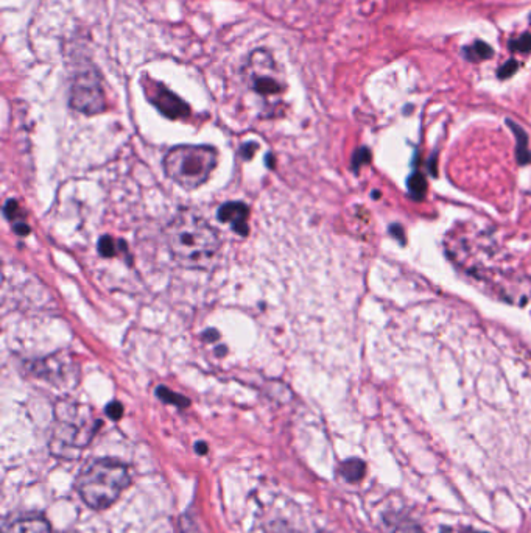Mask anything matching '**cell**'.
<instances>
[{"label":"cell","instance_id":"d4e9b609","mask_svg":"<svg viewBox=\"0 0 531 533\" xmlns=\"http://www.w3.org/2000/svg\"><path fill=\"white\" fill-rule=\"evenodd\" d=\"M204 337H206V338H218V332L214 331V329H209V331L204 334Z\"/></svg>","mask_w":531,"mask_h":533},{"label":"cell","instance_id":"9c48e42d","mask_svg":"<svg viewBox=\"0 0 531 533\" xmlns=\"http://www.w3.org/2000/svg\"><path fill=\"white\" fill-rule=\"evenodd\" d=\"M365 473H366V465L360 458H349L339 465V474H342V477L346 482H351V483L360 482L365 477Z\"/></svg>","mask_w":531,"mask_h":533},{"label":"cell","instance_id":"8fae6325","mask_svg":"<svg viewBox=\"0 0 531 533\" xmlns=\"http://www.w3.org/2000/svg\"><path fill=\"white\" fill-rule=\"evenodd\" d=\"M464 55L469 61H481V59H489L494 55V50L489 44H486V42L477 41L472 46L464 47Z\"/></svg>","mask_w":531,"mask_h":533},{"label":"cell","instance_id":"cb8c5ba5","mask_svg":"<svg viewBox=\"0 0 531 533\" xmlns=\"http://www.w3.org/2000/svg\"><path fill=\"white\" fill-rule=\"evenodd\" d=\"M195 451L198 452V454H206L207 452V444L204 443V441H200V443H197L195 444Z\"/></svg>","mask_w":531,"mask_h":533},{"label":"cell","instance_id":"4316f807","mask_svg":"<svg viewBox=\"0 0 531 533\" xmlns=\"http://www.w3.org/2000/svg\"><path fill=\"white\" fill-rule=\"evenodd\" d=\"M529 19H531V17H529Z\"/></svg>","mask_w":531,"mask_h":533},{"label":"cell","instance_id":"ac0fdd59","mask_svg":"<svg viewBox=\"0 0 531 533\" xmlns=\"http://www.w3.org/2000/svg\"><path fill=\"white\" fill-rule=\"evenodd\" d=\"M517 69H519L517 61H516V59H509V61H506V62L503 64V66L497 70V77H499L500 80L509 78V77H513V75L517 72Z\"/></svg>","mask_w":531,"mask_h":533},{"label":"cell","instance_id":"9a60e30c","mask_svg":"<svg viewBox=\"0 0 531 533\" xmlns=\"http://www.w3.org/2000/svg\"><path fill=\"white\" fill-rule=\"evenodd\" d=\"M508 46L514 52H522V53L529 52L531 50V33H523L522 36L511 39Z\"/></svg>","mask_w":531,"mask_h":533},{"label":"cell","instance_id":"484cf974","mask_svg":"<svg viewBox=\"0 0 531 533\" xmlns=\"http://www.w3.org/2000/svg\"><path fill=\"white\" fill-rule=\"evenodd\" d=\"M380 195H378V190H374V194H372V198H378Z\"/></svg>","mask_w":531,"mask_h":533},{"label":"cell","instance_id":"d6986e66","mask_svg":"<svg viewBox=\"0 0 531 533\" xmlns=\"http://www.w3.org/2000/svg\"><path fill=\"white\" fill-rule=\"evenodd\" d=\"M104 412H106V415H108L111 419L117 421V419H120L122 415H123V407H122V404H120L119 401H112V402L108 404V406H106Z\"/></svg>","mask_w":531,"mask_h":533},{"label":"cell","instance_id":"5bb4252c","mask_svg":"<svg viewBox=\"0 0 531 533\" xmlns=\"http://www.w3.org/2000/svg\"><path fill=\"white\" fill-rule=\"evenodd\" d=\"M385 524L390 525V533H424L419 525L408 521H388L385 518Z\"/></svg>","mask_w":531,"mask_h":533},{"label":"cell","instance_id":"7a4b0ae2","mask_svg":"<svg viewBox=\"0 0 531 533\" xmlns=\"http://www.w3.org/2000/svg\"><path fill=\"white\" fill-rule=\"evenodd\" d=\"M126 465L112 458H95L84 465L77 477V489L83 502L94 510L111 507L130 485Z\"/></svg>","mask_w":531,"mask_h":533},{"label":"cell","instance_id":"ffe728a7","mask_svg":"<svg viewBox=\"0 0 531 533\" xmlns=\"http://www.w3.org/2000/svg\"><path fill=\"white\" fill-rule=\"evenodd\" d=\"M181 530L182 533H201V530L198 528V525L195 524V521L190 516H182L181 519Z\"/></svg>","mask_w":531,"mask_h":533},{"label":"cell","instance_id":"30bf717a","mask_svg":"<svg viewBox=\"0 0 531 533\" xmlns=\"http://www.w3.org/2000/svg\"><path fill=\"white\" fill-rule=\"evenodd\" d=\"M506 125L511 128V131L514 133L516 136V140H517V148H516V155H517V161L520 165L523 164H528L531 161V153L528 150V136L526 133L523 131V128L520 125H517L516 122L513 120H506Z\"/></svg>","mask_w":531,"mask_h":533},{"label":"cell","instance_id":"44dd1931","mask_svg":"<svg viewBox=\"0 0 531 533\" xmlns=\"http://www.w3.org/2000/svg\"><path fill=\"white\" fill-rule=\"evenodd\" d=\"M17 210H19V204L14 200H8V203L5 204V216L7 219H16L17 217Z\"/></svg>","mask_w":531,"mask_h":533},{"label":"cell","instance_id":"5b68a950","mask_svg":"<svg viewBox=\"0 0 531 533\" xmlns=\"http://www.w3.org/2000/svg\"><path fill=\"white\" fill-rule=\"evenodd\" d=\"M70 106L88 116H94L106 110L104 91L95 70L88 69L77 74L70 88Z\"/></svg>","mask_w":531,"mask_h":533},{"label":"cell","instance_id":"277c9868","mask_svg":"<svg viewBox=\"0 0 531 533\" xmlns=\"http://www.w3.org/2000/svg\"><path fill=\"white\" fill-rule=\"evenodd\" d=\"M248 88L260 97L265 104L276 108L287 91L284 74L273 55L265 49L252 50L242 69Z\"/></svg>","mask_w":531,"mask_h":533},{"label":"cell","instance_id":"3957f363","mask_svg":"<svg viewBox=\"0 0 531 533\" xmlns=\"http://www.w3.org/2000/svg\"><path fill=\"white\" fill-rule=\"evenodd\" d=\"M217 162V150L209 145H178L165 155L164 170L182 189L194 190L209 180Z\"/></svg>","mask_w":531,"mask_h":533},{"label":"cell","instance_id":"8992f818","mask_svg":"<svg viewBox=\"0 0 531 533\" xmlns=\"http://www.w3.org/2000/svg\"><path fill=\"white\" fill-rule=\"evenodd\" d=\"M151 84L153 86H150V83H148V86H143L146 97L165 117L181 119V117L188 116L190 108L185 101H182L176 94L168 91L165 86H162V84H158L153 80H151Z\"/></svg>","mask_w":531,"mask_h":533},{"label":"cell","instance_id":"4fadbf2b","mask_svg":"<svg viewBox=\"0 0 531 533\" xmlns=\"http://www.w3.org/2000/svg\"><path fill=\"white\" fill-rule=\"evenodd\" d=\"M156 395H158V398L162 399L164 402L173 404V406H176V407H179V409H184V407L188 406V399H187V398H184V396L179 395V393H175V392H172V390H168L167 387H158V388H156Z\"/></svg>","mask_w":531,"mask_h":533},{"label":"cell","instance_id":"2e32d148","mask_svg":"<svg viewBox=\"0 0 531 533\" xmlns=\"http://www.w3.org/2000/svg\"><path fill=\"white\" fill-rule=\"evenodd\" d=\"M369 161H371V150H369L368 147H362V148H358V150L354 153L351 167H352L354 172L357 173L358 168L362 167L363 164H368Z\"/></svg>","mask_w":531,"mask_h":533},{"label":"cell","instance_id":"7402d4cb","mask_svg":"<svg viewBox=\"0 0 531 533\" xmlns=\"http://www.w3.org/2000/svg\"><path fill=\"white\" fill-rule=\"evenodd\" d=\"M390 232L393 234V236L403 245V243H405V236H403V229H402V226L400 225H391L390 226Z\"/></svg>","mask_w":531,"mask_h":533},{"label":"cell","instance_id":"ba28073f","mask_svg":"<svg viewBox=\"0 0 531 533\" xmlns=\"http://www.w3.org/2000/svg\"><path fill=\"white\" fill-rule=\"evenodd\" d=\"M2 533H52V528L44 518L25 516L7 524Z\"/></svg>","mask_w":531,"mask_h":533},{"label":"cell","instance_id":"e0dca14e","mask_svg":"<svg viewBox=\"0 0 531 533\" xmlns=\"http://www.w3.org/2000/svg\"><path fill=\"white\" fill-rule=\"evenodd\" d=\"M98 251L103 258H111V256H116L117 248H116V242L111 236H103L98 240Z\"/></svg>","mask_w":531,"mask_h":533},{"label":"cell","instance_id":"6da1fadb","mask_svg":"<svg viewBox=\"0 0 531 533\" xmlns=\"http://www.w3.org/2000/svg\"><path fill=\"white\" fill-rule=\"evenodd\" d=\"M165 240L175 261L185 268H210L221 246L217 231L188 210L165 226Z\"/></svg>","mask_w":531,"mask_h":533},{"label":"cell","instance_id":"52a82bcc","mask_svg":"<svg viewBox=\"0 0 531 533\" xmlns=\"http://www.w3.org/2000/svg\"><path fill=\"white\" fill-rule=\"evenodd\" d=\"M248 214L249 209L245 203H237V201H231V203H224L220 206L217 217L220 222H227L231 223L232 229L236 231L240 236H248Z\"/></svg>","mask_w":531,"mask_h":533},{"label":"cell","instance_id":"603a6c76","mask_svg":"<svg viewBox=\"0 0 531 533\" xmlns=\"http://www.w3.org/2000/svg\"><path fill=\"white\" fill-rule=\"evenodd\" d=\"M14 231L20 234V236H25V234H28V226L25 223H17L14 225Z\"/></svg>","mask_w":531,"mask_h":533},{"label":"cell","instance_id":"7c38bea8","mask_svg":"<svg viewBox=\"0 0 531 533\" xmlns=\"http://www.w3.org/2000/svg\"><path fill=\"white\" fill-rule=\"evenodd\" d=\"M407 186H408L410 197H411L413 200H422L424 197H426V192H427V180H426V176H424L422 173H419V172L413 173V175L408 178Z\"/></svg>","mask_w":531,"mask_h":533}]
</instances>
